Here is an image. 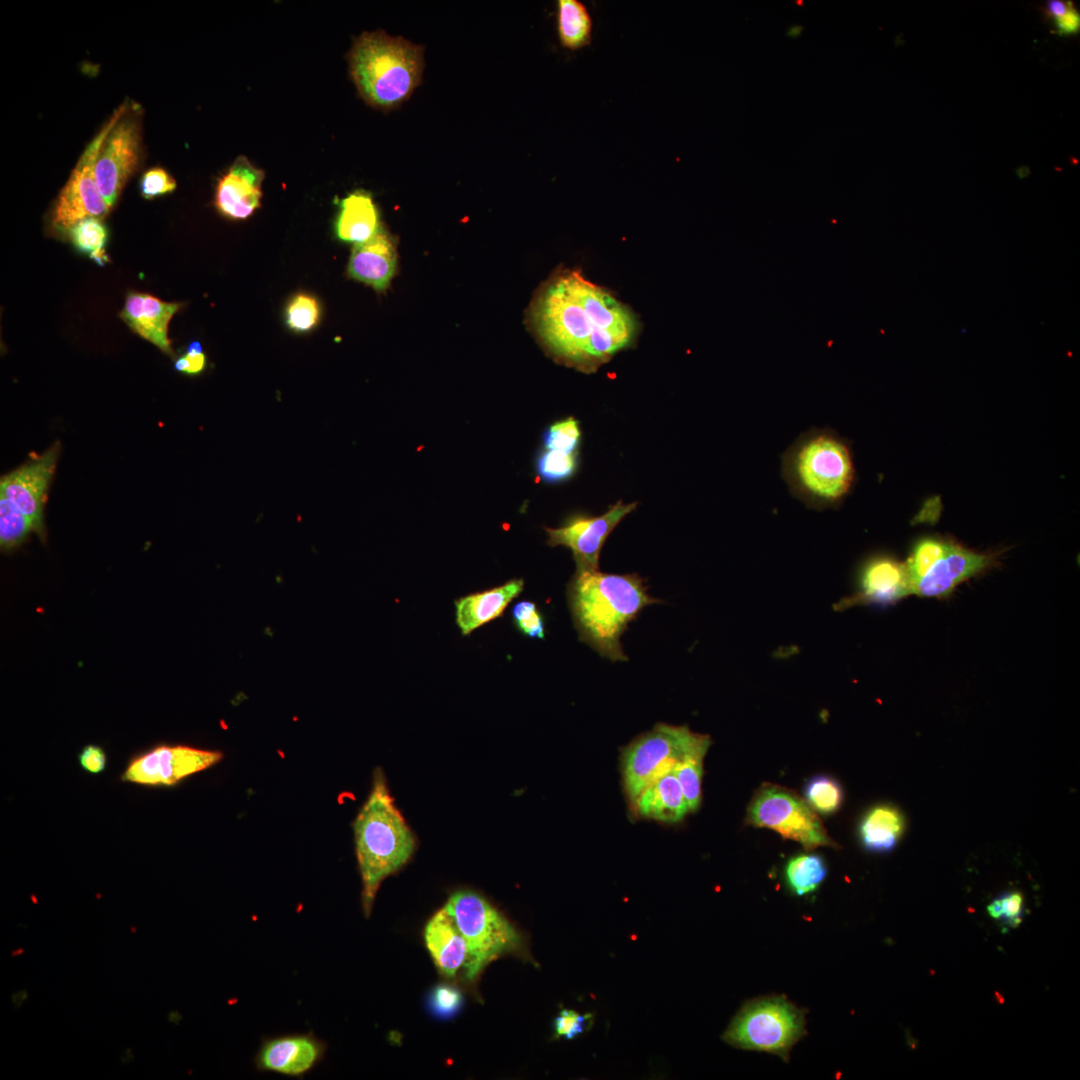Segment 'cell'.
Listing matches in <instances>:
<instances>
[{
    "mask_svg": "<svg viewBox=\"0 0 1080 1080\" xmlns=\"http://www.w3.org/2000/svg\"><path fill=\"white\" fill-rule=\"evenodd\" d=\"M356 856L362 880V907L372 911L378 889L412 857L416 839L395 806L384 773L374 771L371 792L353 822Z\"/></svg>",
    "mask_w": 1080,
    "mask_h": 1080,
    "instance_id": "3957f363",
    "label": "cell"
},
{
    "mask_svg": "<svg viewBox=\"0 0 1080 1080\" xmlns=\"http://www.w3.org/2000/svg\"><path fill=\"white\" fill-rule=\"evenodd\" d=\"M67 232L75 249L89 256L104 250L108 238L106 226L101 219L94 217H88L77 222Z\"/></svg>",
    "mask_w": 1080,
    "mask_h": 1080,
    "instance_id": "1f68e13d",
    "label": "cell"
},
{
    "mask_svg": "<svg viewBox=\"0 0 1080 1080\" xmlns=\"http://www.w3.org/2000/svg\"><path fill=\"white\" fill-rule=\"evenodd\" d=\"M133 1060H134L133 1050H132V1048L128 1047V1048H126L124 1050L123 1054L120 1056V1061H121L122 1064H127V1063L132 1062Z\"/></svg>",
    "mask_w": 1080,
    "mask_h": 1080,
    "instance_id": "7dc6e473",
    "label": "cell"
},
{
    "mask_svg": "<svg viewBox=\"0 0 1080 1080\" xmlns=\"http://www.w3.org/2000/svg\"><path fill=\"white\" fill-rule=\"evenodd\" d=\"M706 753L707 752H695L688 754L673 767V771L681 786L689 812L697 810L701 803L703 761Z\"/></svg>",
    "mask_w": 1080,
    "mask_h": 1080,
    "instance_id": "f1b7e54d",
    "label": "cell"
},
{
    "mask_svg": "<svg viewBox=\"0 0 1080 1080\" xmlns=\"http://www.w3.org/2000/svg\"><path fill=\"white\" fill-rule=\"evenodd\" d=\"M711 739L687 726L658 723L622 751L624 789L632 801L653 779L672 769L686 755L707 752Z\"/></svg>",
    "mask_w": 1080,
    "mask_h": 1080,
    "instance_id": "ba28073f",
    "label": "cell"
},
{
    "mask_svg": "<svg viewBox=\"0 0 1080 1080\" xmlns=\"http://www.w3.org/2000/svg\"><path fill=\"white\" fill-rule=\"evenodd\" d=\"M781 477L792 496L806 507L837 509L855 481L851 448L836 430L812 428L782 454Z\"/></svg>",
    "mask_w": 1080,
    "mask_h": 1080,
    "instance_id": "277c9868",
    "label": "cell"
},
{
    "mask_svg": "<svg viewBox=\"0 0 1080 1080\" xmlns=\"http://www.w3.org/2000/svg\"><path fill=\"white\" fill-rule=\"evenodd\" d=\"M32 901H33L34 904L37 903V899L33 895H32Z\"/></svg>",
    "mask_w": 1080,
    "mask_h": 1080,
    "instance_id": "816d5d0a",
    "label": "cell"
},
{
    "mask_svg": "<svg viewBox=\"0 0 1080 1080\" xmlns=\"http://www.w3.org/2000/svg\"><path fill=\"white\" fill-rule=\"evenodd\" d=\"M139 158L138 124L134 119L122 116L105 138L94 165L98 189L110 209L136 170Z\"/></svg>",
    "mask_w": 1080,
    "mask_h": 1080,
    "instance_id": "7c38bea8",
    "label": "cell"
},
{
    "mask_svg": "<svg viewBox=\"0 0 1080 1080\" xmlns=\"http://www.w3.org/2000/svg\"><path fill=\"white\" fill-rule=\"evenodd\" d=\"M325 1045L316 1036L291 1034L265 1040L256 1055L261 1071L297 1077L308 1073L323 1058Z\"/></svg>",
    "mask_w": 1080,
    "mask_h": 1080,
    "instance_id": "2e32d148",
    "label": "cell"
},
{
    "mask_svg": "<svg viewBox=\"0 0 1080 1080\" xmlns=\"http://www.w3.org/2000/svg\"><path fill=\"white\" fill-rule=\"evenodd\" d=\"M426 947L440 973L453 978L468 961V947L454 918L445 906L438 910L424 929Z\"/></svg>",
    "mask_w": 1080,
    "mask_h": 1080,
    "instance_id": "44dd1931",
    "label": "cell"
},
{
    "mask_svg": "<svg viewBox=\"0 0 1080 1080\" xmlns=\"http://www.w3.org/2000/svg\"><path fill=\"white\" fill-rule=\"evenodd\" d=\"M512 620L516 628L530 638L545 637V623L536 604L524 600L516 603L512 609Z\"/></svg>",
    "mask_w": 1080,
    "mask_h": 1080,
    "instance_id": "74e56055",
    "label": "cell"
},
{
    "mask_svg": "<svg viewBox=\"0 0 1080 1080\" xmlns=\"http://www.w3.org/2000/svg\"><path fill=\"white\" fill-rule=\"evenodd\" d=\"M380 229L379 212L368 192L357 190L341 200L335 222V233L340 240L361 243Z\"/></svg>",
    "mask_w": 1080,
    "mask_h": 1080,
    "instance_id": "cb8c5ba5",
    "label": "cell"
},
{
    "mask_svg": "<svg viewBox=\"0 0 1080 1080\" xmlns=\"http://www.w3.org/2000/svg\"><path fill=\"white\" fill-rule=\"evenodd\" d=\"M591 1018V1014L582 1015L574 1010L563 1009L553 1022L555 1036L573 1039L585 1031Z\"/></svg>",
    "mask_w": 1080,
    "mask_h": 1080,
    "instance_id": "ab89813d",
    "label": "cell"
},
{
    "mask_svg": "<svg viewBox=\"0 0 1080 1080\" xmlns=\"http://www.w3.org/2000/svg\"><path fill=\"white\" fill-rule=\"evenodd\" d=\"M802 31H803V26L795 24V25H792V26H790L788 28V30L786 32V35L788 37H790V38H796V37H799L801 35Z\"/></svg>",
    "mask_w": 1080,
    "mask_h": 1080,
    "instance_id": "bcb514c9",
    "label": "cell"
},
{
    "mask_svg": "<svg viewBox=\"0 0 1080 1080\" xmlns=\"http://www.w3.org/2000/svg\"><path fill=\"white\" fill-rule=\"evenodd\" d=\"M23 953H24V948H23V947H17V948L13 949V950H12V951L10 952V955H11L12 957H16V956H20V955H21V954H23Z\"/></svg>",
    "mask_w": 1080,
    "mask_h": 1080,
    "instance_id": "681fc988",
    "label": "cell"
},
{
    "mask_svg": "<svg viewBox=\"0 0 1080 1080\" xmlns=\"http://www.w3.org/2000/svg\"><path fill=\"white\" fill-rule=\"evenodd\" d=\"M631 802L639 816L666 823L678 822L689 812L673 768L649 782Z\"/></svg>",
    "mask_w": 1080,
    "mask_h": 1080,
    "instance_id": "603a6c76",
    "label": "cell"
},
{
    "mask_svg": "<svg viewBox=\"0 0 1080 1080\" xmlns=\"http://www.w3.org/2000/svg\"><path fill=\"white\" fill-rule=\"evenodd\" d=\"M576 467V454L547 449L537 459V472L542 479L555 482L568 478Z\"/></svg>",
    "mask_w": 1080,
    "mask_h": 1080,
    "instance_id": "e575fe53",
    "label": "cell"
},
{
    "mask_svg": "<svg viewBox=\"0 0 1080 1080\" xmlns=\"http://www.w3.org/2000/svg\"><path fill=\"white\" fill-rule=\"evenodd\" d=\"M1073 8L1074 6L1072 2L1062 0H1049L1045 4V13L1054 20L1058 17L1063 16Z\"/></svg>",
    "mask_w": 1080,
    "mask_h": 1080,
    "instance_id": "ee69618b",
    "label": "cell"
},
{
    "mask_svg": "<svg viewBox=\"0 0 1080 1080\" xmlns=\"http://www.w3.org/2000/svg\"><path fill=\"white\" fill-rule=\"evenodd\" d=\"M557 33L560 44L566 49L579 50L590 44L593 20L583 2L557 1Z\"/></svg>",
    "mask_w": 1080,
    "mask_h": 1080,
    "instance_id": "484cf974",
    "label": "cell"
},
{
    "mask_svg": "<svg viewBox=\"0 0 1080 1080\" xmlns=\"http://www.w3.org/2000/svg\"><path fill=\"white\" fill-rule=\"evenodd\" d=\"M130 931H131L132 933H136V927H135V926H133V925H131V926H130Z\"/></svg>",
    "mask_w": 1080,
    "mask_h": 1080,
    "instance_id": "f907efd6",
    "label": "cell"
},
{
    "mask_svg": "<svg viewBox=\"0 0 1080 1080\" xmlns=\"http://www.w3.org/2000/svg\"><path fill=\"white\" fill-rule=\"evenodd\" d=\"M285 317L286 324L292 331L297 333L308 332L319 322V303L311 295L296 294L286 306Z\"/></svg>",
    "mask_w": 1080,
    "mask_h": 1080,
    "instance_id": "d6a6232c",
    "label": "cell"
},
{
    "mask_svg": "<svg viewBox=\"0 0 1080 1080\" xmlns=\"http://www.w3.org/2000/svg\"><path fill=\"white\" fill-rule=\"evenodd\" d=\"M531 321L557 359L586 373L628 346L637 328L624 304L577 271H564L544 286Z\"/></svg>",
    "mask_w": 1080,
    "mask_h": 1080,
    "instance_id": "6da1fadb",
    "label": "cell"
},
{
    "mask_svg": "<svg viewBox=\"0 0 1080 1080\" xmlns=\"http://www.w3.org/2000/svg\"><path fill=\"white\" fill-rule=\"evenodd\" d=\"M637 506V503L611 506L597 517L574 516L559 528H545L550 546L569 548L576 563V571L599 570L602 546L617 524Z\"/></svg>",
    "mask_w": 1080,
    "mask_h": 1080,
    "instance_id": "4fadbf2b",
    "label": "cell"
},
{
    "mask_svg": "<svg viewBox=\"0 0 1080 1080\" xmlns=\"http://www.w3.org/2000/svg\"><path fill=\"white\" fill-rule=\"evenodd\" d=\"M567 595L580 640L612 661L627 660L620 639L629 622L645 606L660 602L639 575L599 570L576 571Z\"/></svg>",
    "mask_w": 1080,
    "mask_h": 1080,
    "instance_id": "7a4b0ae2",
    "label": "cell"
},
{
    "mask_svg": "<svg viewBox=\"0 0 1080 1080\" xmlns=\"http://www.w3.org/2000/svg\"><path fill=\"white\" fill-rule=\"evenodd\" d=\"M28 999H29V992H28V990L26 988L18 989L16 991H14L10 996V1000H11V1002H12V1004H13V1006H14V1008L16 1010H19L21 1008L22 1004L25 1001H27Z\"/></svg>",
    "mask_w": 1080,
    "mask_h": 1080,
    "instance_id": "f6af8a7d",
    "label": "cell"
},
{
    "mask_svg": "<svg viewBox=\"0 0 1080 1080\" xmlns=\"http://www.w3.org/2000/svg\"><path fill=\"white\" fill-rule=\"evenodd\" d=\"M264 172L239 156L218 180L214 205L223 216L244 220L260 207Z\"/></svg>",
    "mask_w": 1080,
    "mask_h": 1080,
    "instance_id": "e0dca14e",
    "label": "cell"
},
{
    "mask_svg": "<svg viewBox=\"0 0 1080 1080\" xmlns=\"http://www.w3.org/2000/svg\"><path fill=\"white\" fill-rule=\"evenodd\" d=\"M805 1034V1012L785 997L768 996L747 1002L722 1038L734 1047L775 1054L787 1061Z\"/></svg>",
    "mask_w": 1080,
    "mask_h": 1080,
    "instance_id": "8992f818",
    "label": "cell"
},
{
    "mask_svg": "<svg viewBox=\"0 0 1080 1080\" xmlns=\"http://www.w3.org/2000/svg\"><path fill=\"white\" fill-rule=\"evenodd\" d=\"M454 918L468 947L465 975L469 981L499 956L521 946L514 926L485 898L467 890L453 893L444 905Z\"/></svg>",
    "mask_w": 1080,
    "mask_h": 1080,
    "instance_id": "52a82bcc",
    "label": "cell"
},
{
    "mask_svg": "<svg viewBox=\"0 0 1080 1080\" xmlns=\"http://www.w3.org/2000/svg\"><path fill=\"white\" fill-rule=\"evenodd\" d=\"M580 438L578 422L567 418L549 427L543 435L546 449L575 453Z\"/></svg>",
    "mask_w": 1080,
    "mask_h": 1080,
    "instance_id": "d590c367",
    "label": "cell"
},
{
    "mask_svg": "<svg viewBox=\"0 0 1080 1080\" xmlns=\"http://www.w3.org/2000/svg\"><path fill=\"white\" fill-rule=\"evenodd\" d=\"M826 875L824 859L814 853L798 854L789 859L785 867L787 884L799 896L816 890Z\"/></svg>",
    "mask_w": 1080,
    "mask_h": 1080,
    "instance_id": "4316f807",
    "label": "cell"
},
{
    "mask_svg": "<svg viewBox=\"0 0 1080 1080\" xmlns=\"http://www.w3.org/2000/svg\"><path fill=\"white\" fill-rule=\"evenodd\" d=\"M349 65L365 102L390 110L407 100L420 83L422 47L384 31L365 32L352 46Z\"/></svg>",
    "mask_w": 1080,
    "mask_h": 1080,
    "instance_id": "5b68a950",
    "label": "cell"
},
{
    "mask_svg": "<svg viewBox=\"0 0 1080 1080\" xmlns=\"http://www.w3.org/2000/svg\"><path fill=\"white\" fill-rule=\"evenodd\" d=\"M994 560L992 555L950 543L945 555L913 586L912 593L923 597H946L957 585L990 567Z\"/></svg>",
    "mask_w": 1080,
    "mask_h": 1080,
    "instance_id": "ac0fdd59",
    "label": "cell"
},
{
    "mask_svg": "<svg viewBox=\"0 0 1080 1080\" xmlns=\"http://www.w3.org/2000/svg\"><path fill=\"white\" fill-rule=\"evenodd\" d=\"M79 761L86 771L97 774L106 766V755L101 747L88 745L80 753Z\"/></svg>",
    "mask_w": 1080,
    "mask_h": 1080,
    "instance_id": "b9f144b4",
    "label": "cell"
},
{
    "mask_svg": "<svg viewBox=\"0 0 1080 1080\" xmlns=\"http://www.w3.org/2000/svg\"><path fill=\"white\" fill-rule=\"evenodd\" d=\"M206 367V355L202 351L200 342L193 341L189 344L184 355L175 360L176 371L186 375H198Z\"/></svg>",
    "mask_w": 1080,
    "mask_h": 1080,
    "instance_id": "60d3db41",
    "label": "cell"
},
{
    "mask_svg": "<svg viewBox=\"0 0 1080 1080\" xmlns=\"http://www.w3.org/2000/svg\"><path fill=\"white\" fill-rule=\"evenodd\" d=\"M905 830L901 811L889 804L872 807L859 825V837L865 849L872 852L892 850Z\"/></svg>",
    "mask_w": 1080,
    "mask_h": 1080,
    "instance_id": "d4e9b609",
    "label": "cell"
},
{
    "mask_svg": "<svg viewBox=\"0 0 1080 1080\" xmlns=\"http://www.w3.org/2000/svg\"><path fill=\"white\" fill-rule=\"evenodd\" d=\"M126 107H120L106 126L87 146L61 190L53 210L52 222L56 229L68 231L77 222L88 218H103L110 208L100 193L94 175V165L101 146L114 124L122 117Z\"/></svg>",
    "mask_w": 1080,
    "mask_h": 1080,
    "instance_id": "30bf717a",
    "label": "cell"
},
{
    "mask_svg": "<svg viewBox=\"0 0 1080 1080\" xmlns=\"http://www.w3.org/2000/svg\"><path fill=\"white\" fill-rule=\"evenodd\" d=\"M222 754L187 746H160L128 766L124 780L144 785H173L216 764Z\"/></svg>",
    "mask_w": 1080,
    "mask_h": 1080,
    "instance_id": "5bb4252c",
    "label": "cell"
},
{
    "mask_svg": "<svg viewBox=\"0 0 1080 1080\" xmlns=\"http://www.w3.org/2000/svg\"><path fill=\"white\" fill-rule=\"evenodd\" d=\"M167 1018L169 1022L178 1024L179 1014L176 1011H171L168 1013Z\"/></svg>",
    "mask_w": 1080,
    "mask_h": 1080,
    "instance_id": "c3c4849f",
    "label": "cell"
},
{
    "mask_svg": "<svg viewBox=\"0 0 1080 1080\" xmlns=\"http://www.w3.org/2000/svg\"><path fill=\"white\" fill-rule=\"evenodd\" d=\"M804 799L817 813L829 815L841 807L843 790L834 778L816 775L805 784Z\"/></svg>",
    "mask_w": 1080,
    "mask_h": 1080,
    "instance_id": "f546056e",
    "label": "cell"
},
{
    "mask_svg": "<svg viewBox=\"0 0 1080 1080\" xmlns=\"http://www.w3.org/2000/svg\"><path fill=\"white\" fill-rule=\"evenodd\" d=\"M746 823L771 829L785 839L798 842L806 850L839 847L807 801L780 785L763 783L754 792L747 807Z\"/></svg>",
    "mask_w": 1080,
    "mask_h": 1080,
    "instance_id": "9c48e42d",
    "label": "cell"
},
{
    "mask_svg": "<svg viewBox=\"0 0 1080 1080\" xmlns=\"http://www.w3.org/2000/svg\"><path fill=\"white\" fill-rule=\"evenodd\" d=\"M1024 899L1020 892H1006L995 898L987 907L989 915L1008 927L1021 923Z\"/></svg>",
    "mask_w": 1080,
    "mask_h": 1080,
    "instance_id": "8d00e7d4",
    "label": "cell"
},
{
    "mask_svg": "<svg viewBox=\"0 0 1080 1080\" xmlns=\"http://www.w3.org/2000/svg\"><path fill=\"white\" fill-rule=\"evenodd\" d=\"M60 452L55 442L43 454L2 476L0 495L11 500L29 519L34 532L45 541L44 506Z\"/></svg>",
    "mask_w": 1080,
    "mask_h": 1080,
    "instance_id": "8fae6325",
    "label": "cell"
},
{
    "mask_svg": "<svg viewBox=\"0 0 1080 1080\" xmlns=\"http://www.w3.org/2000/svg\"><path fill=\"white\" fill-rule=\"evenodd\" d=\"M175 189L176 181L174 178L160 167L147 170L140 181V192L142 197L146 199L171 193Z\"/></svg>",
    "mask_w": 1080,
    "mask_h": 1080,
    "instance_id": "f35d334b",
    "label": "cell"
},
{
    "mask_svg": "<svg viewBox=\"0 0 1080 1080\" xmlns=\"http://www.w3.org/2000/svg\"><path fill=\"white\" fill-rule=\"evenodd\" d=\"M950 543L935 537L919 540L905 564L911 588L945 555Z\"/></svg>",
    "mask_w": 1080,
    "mask_h": 1080,
    "instance_id": "4dcf8cb0",
    "label": "cell"
},
{
    "mask_svg": "<svg viewBox=\"0 0 1080 1080\" xmlns=\"http://www.w3.org/2000/svg\"><path fill=\"white\" fill-rule=\"evenodd\" d=\"M524 588L523 579H512L501 586L457 599L456 623L462 635L500 617L509 603Z\"/></svg>",
    "mask_w": 1080,
    "mask_h": 1080,
    "instance_id": "7402d4cb",
    "label": "cell"
},
{
    "mask_svg": "<svg viewBox=\"0 0 1080 1080\" xmlns=\"http://www.w3.org/2000/svg\"><path fill=\"white\" fill-rule=\"evenodd\" d=\"M857 589L835 605L844 610L855 605H891L912 593L905 564L886 554L868 558L857 574Z\"/></svg>",
    "mask_w": 1080,
    "mask_h": 1080,
    "instance_id": "9a60e30c",
    "label": "cell"
},
{
    "mask_svg": "<svg viewBox=\"0 0 1080 1080\" xmlns=\"http://www.w3.org/2000/svg\"><path fill=\"white\" fill-rule=\"evenodd\" d=\"M34 531L29 519L8 498L0 496V545L3 551L19 547Z\"/></svg>",
    "mask_w": 1080,
    "mask_h": 1080,
    "instance_id": "83f0119b",
    "label": "cell"
},
{
    "mask_svg": "<svg viewBox=\"0 0 1080 1080\" xmlns=\"http://www.w3.org/2000/svg\"><path fill=\"white\" fill-rule=\"evenodd\" d=\"M464 996L457 987L441 983L433 987L427 997L430 1013L439 1019L453 1018L463 1007Z\"/></svg>",
    "mask_w": 1080,
    "mask_h": 1080,
    "instance_id": "836d02e7",
    "label": "cell"
},
{
    "mask_svg": "<svg viewBox=\"0 0 1080 1080\" xmlns=\"http://www.w3.org/2000/svg\"><path fill=\"white\" fill-rule=\"evenodd\" d=\"M397 252L392 239L379 230L367 241L354 244L348 264L351 278L384 291L393 278Z\"/></svg>",
    "mask_w": 1080,
    "mask_h": 1080,
    "instance_id": "ffe728a7",
    "label": "cell"
},
{
    "mask_svg": "<svg viewBox=\"0 0 1080 1080\" xmlns=\"http://www.w3.org/2000/svg\"><path fill=\"white\" fill-rule=\"evenodd\" d=\"M181 304L165 302L147 293L131 292L120 313L129 328L162 352L173 355L168 325Z\"/></svg>",
    "mask_w": 1080,
    "mask_h": 1080,
    "instance_id": "d6986e66",
    "label": "cell"
},
{
    "mask_svg": "<svg viewBox=\"0 0 1080 1080\" xmlns=\"http://www.w3.org/2000/svg\"><path fill=\"white\" fill-rule=\"evenodd\" d=\"M1054 25L1060 36L1075 35L1080 29V14L1073 8L1063 16L1054 19Z\"/></svg>",
    "mask_w": 1080,
    "mask_h": 1080,
    "instance_id": "7bdbcfd3",
    "label": "cell"
}]
</instances>
